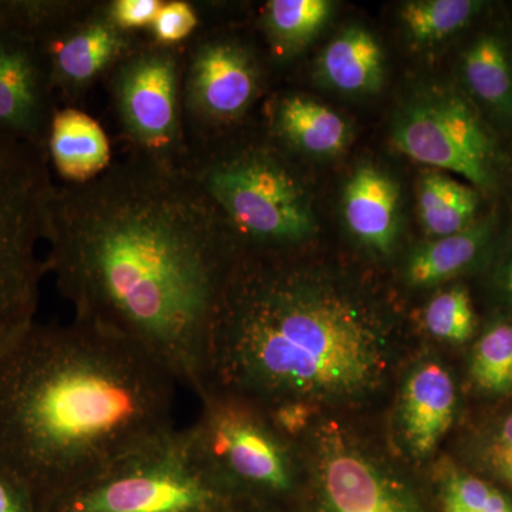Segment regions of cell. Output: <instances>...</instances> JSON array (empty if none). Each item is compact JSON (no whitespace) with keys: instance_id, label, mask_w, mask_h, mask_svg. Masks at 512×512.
Instances as JSON below:
<instances>
[{"instance_id":"6da1fadb","label":"cell","mask_w":512,"mask_h":512,"mask_svg":"<svg viewBox=\"0 0 512 512\" xmlns=\"http://www.w3.org/2000/svg\"><path fill=\"white\" fill-rule=\"evenodd\" d=\"M45 271L80 322L130 340L201 393L212 318L244 251L181 163L134 154L53 187Z\"/></svg>"},{"instance_id":"7a4b0ae2","label":"cell","mask_w":512,"mask_h":512,"mask_svg":"<svg viewBox=\"0 0 512 512\" xmlns=\"http://www.w3.org/2000/svg\"><path fill=\"white\" fill-rule=\"evenodd\" d=\"M177 383L114 333L33 323L0 356V473L49 512L175 430Z\"/></svg>"},{"instance_id":"3957f363","label":"cell","mask_w":512,"mask_h":512,"mask_svg":"<svg viewBox=\"0 0 512 512\" xmlns=\"http://www.w3.org/2000/svg\"><path fill=\"white\" fill-rule=\"evenodd\" d=\"M393 356L392 323L352 282L286 251L244 249L212 318L205 393L274 414L376 392Z\"/></svg>"},{"instance_id":"277c9868","label":"cell","mask_w":512,"mask_h":512,"mask_svg":"<svg viewBox=\"0 0 512 512\" xmlns=\"http://www.w3.org/2000/svg\"><path fill=\"white\" fill-rule=\"evenodd\" d=\"M184 167L224 215L244 249L288 251L318 228L301 181L269 148H242Z\"/></svg>"},{"instance_id":"5b68a950","label":"cell","mask_w":512,"mask_h":512,"mask_svg":"<svg viewBox=\"0 0 512 512\" xmlns=\"http://www.w3.org/2000/svg\"><path fill=\"white\" fill-rule=\"evenodd\" d=\"M49 156L0 133V356L35 323L45 262L46 208L52 194Z\"/></svg>"},{"instance_id":"8992f818","label":"cell","mask_w":512,"mask_h":512,"mask_svg":"<svg viewBox=\"0 0 512 512\" xmlns=\"http://www.w3.org/2000/svg\"><path fill=\"white\" fill-rule=\"evenodd\" d=\"M221 500L192 450L188 430H173L49 512H211Z\"/></svg>"},{"instance_id":"52a82bcc","label":"cell","mask_w":512,"mask_h":512,"mask_svg":"<svg viewBox=\"0 0 512 512\" xmlns=\"http://www.w3.org/2000/svg\"><path fill=\"white\" fill-rule=\"evenodd\" d=\"M392 141L403 156L466 178L480 192L500 187L505 156L473 100L448 84L417 90L397 111Z\"/></svg>"},{"instance_id":"ba28073f","label":"cell","mask_w":512,"mask_h":512,"mask_svg":"<svg viewBox=\"0 0 512 512\" xmlns=\"http://www.w3.org/2000/svg\"><path fill=\"white\" fill-rule=\"evenodd\" d=\"M200 397V419L187 430L192 450L217 490L222 495L238 487L272 494L291 490L292 448L272 417L237 397Z\"/></svg>"},{"instance_id":"9c48e42d","label":"cell","mask_w":512,"mask_h":512,"mask_svg":"<svg viewBox=\"0 0 512 512\" xmlns=\"http://www.w3.org/2000/svg\"><path fill=\"white\" fill-rule=\"evenodd\" d=\"M113 74L120 123L137 153L180 163V60L173 47L134 49Z\"/></svg>"},{"instance_id":"30bf717a","label":"cell","mask_w":512,"mask_h":512,"mask_svg":"<svg viewBox=\"0 0 512 512\" xmlns=\"http://www.w3.org/2000/svg\"><path fill=\"white\" fill-rule=\"evenodd\" d=\"M55 111L45 52L22 3L0 2V133L47 153Z\"/></svg>"},{"instance_id":"8fae6325","label":"cell","mask_w":512,"mask_h":512,"mask_svg":"<svg viewBox=\"0 0 512 512\" xmlns=\"http://www.w3.org/2000/svg\"><path fill=\"white\" fill-rule=\"evenodd\" d=\"M53 92L76 96L134 50L130 33L110 18L106 5L67 2L36 29Z\"/></svg>"},{"instance_id":"7c38bea8","label":"cell","mask_w":512,"mask_h":512,"mask_svg":"<svg viewBox=\"0 0 512 512\" xmlns=\"http://www.w3.org/2000/svg\"><path fill=\"white\" fill-rule=\"evenodd\" d=\"M313 451L326 512H420L406 487L333 424Z\"/></svg>"},{"instance_id":"4fadbf2b","label":"cell","mask_w":512,"mask_h":512,"mask_svg":"<svg viewBox=\"0 0 512 512\" xmlns=\"http://www.w3.org/2000/svg\"><path fill=\"white\" fill-rule=\"evenodd\" d=\"M259 90L254 55L241 43L212 39L192 53L185 79V104L204 124H228L247 113Z\"/></svg>"},{"instance_id":"5bb4252c","label":"cell","mask_w":512,"mask_h":512,"mask_svg":"<svg viewBox=\"0 0 512 512\" xmlns=\"http://www.w3.org/2000/svg\"><path fill=\"white\" fill-rule=\"evenodd\" d=\"M402 194L396 180L373 164H360L345 185L343 220L353 238L377 254L393 251L399 237Z\"/></svg>"},{"instance_id":"9a60e30c","label":"cell","mask_w":512,"mask_h":512,"mask_svg":"<svg viewBox=\"0 0 512 512\" xmlns=\"http://www.w3.org/2000/svg\"><path fill=\"white\" fill-rule=\"evenodd\" d=\"M456 407V386L439 363H421L410 373L403 384L399 417L404 443L413 456L433 453L450 430Z\"/></svg>"},{"instance_id":"2e32d148","label":"cell","mask_w":512,"mask_h":512,"mask_svg":"<svg viewBox=\"0 0 512 512\" xmlns=\"http://www.w3.org/2000/svg\"><path fill=\"white\" fill-rule=\"evenodd\" d=\"M497 229V217L488 214L458 234L417 248L407 261L406 281L417 288H429L473 271L493 251Z\"/></svg>"},{"instance_id":"e0dca14e","label":"cell","mask_w":512,"mask_h":512,"mask_svg":"<svg viewBox=\"0 0 512 512\" xmlns=\"http://www.w3.org/2000/svg\"><path fill=\"white\" fill-rule=\"evenodd\" d=\"M47 156L67 184L90 183L110 167L109 138L92 116L66 107L53 114Z\"/></svg>"},{"instance_id":"ac0fdd59","label":"cell","mask_w":512,"mask_h":512,"mask_svg":"<svg viewBox=\"0 0 512 512\" xmlns=\"http://www.w3.org/2000/svg\"><path fill=\"white\" fill-rule=\"evenodd\" d=\"M316 76L339 93L373 94L384 82V53L379 40L363 26H349L323 49Z\"/></svg>"},{"instance_id":"d6986e66","label":"cell","mask_w":512,"mask_h":512,"mask_svg":"<svg viewBox=\"0 0 512 512\" xmlns=\"http://www.w3.org/2000/svg\"><path fill=\"white\" fill-rule=\"evenodd\" d=\"M463 92L493 119L512 126V62L503 37L478 36L467 47L460 64Z\"/></svg>"},{"instance_id":"ffe728a7","label":"cell","mask_w":512,"mask_h":512,"mask_svg":"<svg viewBox=\"0 0 512 512\" xmlns=\"http://www.w3.org/2000/svg\"><path fill=\"white\" fill-rule=\"evenodd\" d=\"M274 120L282 141L306 156H338L349 146L348 121L309 97H284L276 106Z\"/></svg>"},{"instance_id":"44dd1931","label":"cell","mask_w":512,"mask_h":512,"mask_svg":"<svg viewBox=\"0 0 512 512\" xmlns=\"http://www.w3.org/2000/svg\"><path fill=\"white\" fill-rule=\"evenodd\" d=\"M481 192L441 171L421 175L416 188L421 227L433 237L458 234L478 220Z\"/></svg>"},{"instance_id":"7402d4cb","label":"cell","mask_w":512,"mask_h":512,"mask_svg":"<svg viewBox=\"0 0 512 512\" xmlns=\"http://www.w3.org/2000/svg\"><path fill=\"white\" fill-rule=\"evenodd\" d=\"M333 3L329 0H271L266 3L264 28L276 55L289 57L311 45L325 28Z\"/></svg>"},{"instance_id":"603a6c76","label":"cell","mask_w":512,"mask_h":512,"mask_svg":"<svg viewBox=\"0 0 512 512\" xmlns=\"http://www.w3.org/2000/svg\"><path fill=\"white\" fill-rule=\"evenodd\" d=\"M483 8L477 0H412L400 9V19L416 45L431 46L461 32Z\"/></svg>"},{"instance_id":"cb8c5ba5","label":"cell","mask_w":512,"mask_h":512,"mask_svg":"<svg viewBox=\"0 0 512 512\" xmlns=\"http://www.w3.org/2000/svg\"><path fill=\"white\" fill-rule=\"evenodd\" d=\"M470 375L481 392L512 393V319H498L484 330L471 355Z\"/></svg>"},{"instance_id":"d4e9b609","label":"cell","mask_w":512,"mask_h":512,"mask_svg":"<svg viewBox=\"0 0 512 512\" xmlns=\"http://www.w3.org/2000/svg\"><path fill=\"white\" fill-rule=\"evenodd\" d=\"M424 325L434 338L464 343L476 330V313L470 293L464 286H453L437 293L424 311Z\"/></svg>"},{"instance_id":"484cf974","label":"cell","mask_w":512,"mask_h":512,"mask_svg":"<svg viewBox=\"0 0 512 512\" xmlns=\"http://www.w3.org/2000/svg\"><path fill=\"white\" fill-rule=\"evenodd\" d=\"M444 500L467 512H500L512 505L493 485L470 474H453L447 481Z\"/></svg>"},{"instance_id":"4316f807","label":"cell","mask_w":512,"mask_h":512,"mask_svg":"<svg viewBox=\"0 0 512 512\" xmlns=\"http://www.w3.org/2000/svg\"><path fill=\"white\" fill-rule=\"evenodd\" d=\"M198 25V16L190 3L168 2L161 5L156 19L151 25L157 45L173 47L183 42L194 32Z\"/></svg>"},{"instance_id":"83f0119b","label":"cell","mask_w":512,"mask_h":512,"mask_svg":"<svg viewBox=\"0 0 512 512\" xmlns=\"http://www.w3.org/2000/svg\"><path fill=\"white\" fill-rule=\"evenodd\" d=\"M483 461L495 476L512 484V413L505 416L484 441Z\"/></svg>"},{"instance_id":"f1b7e54d","label":"cell","mask_w":512,"mask_h":512,"mask_svg":"<svg viewBox=\"0 0 512 512\" xmlns=\"http://www.w3.org/2000/svg\"><path fill=\"white\" fill-rule=\"evenodd\" d=\"M161 5L160 0H114L107 9L113 22L130 33L131 30L151 28Z\"/></svg>"},{"instance_id":"f546056e","label":"cell","mask_w":512,"mask_h":512,"mask_svg":"<svg viewBox=\"0 0 512 512\" xmlns=\"http://www.w3.org/2000/svg\"><path fill=\"white\" fill-rule=\"evenodd\" d=\"M494 285L501 299L512 308V220L500 259L495 265Z\"/></svg>"},{"instance_id":"4dcf8cb0","label":"cell","mask_w":512,"mask_h":512,"mask_svg":"<svg viewBox=\"0 0 512 512\" xmlns=\"http://www.w3.org/2000/svg\"><path fill=\"white\" fill-rule=\"evenodd\" d=\"M0 512H36L26 495L0 473Z\"/></svg>"},{"instance_id":"1f68e13d","label":"cell","mask_w":512,"mask_h":512,"mask_svg":"<svg viewBox=\"0 0 512 512\" xmlns=\"http://www.w3.org/2000/svg\"><path fill=\"white\" fill-rule=\"evenodd\" d=\"M444 510L446 512H467L464 511L463 508L458 507V505L451 503V501L444 500Z\"/></svg>"}]
</instances>
